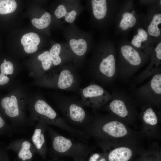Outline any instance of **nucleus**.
Instances as JSON below:
<instances>
[{"mask_svg": "<svg viewBox=\"0 0 161 161\" xmlns=\"http://www.w3.org/2000/svg\"><path fill=\"white\" fill-rule=\"evenodd\" d=\"M1 73L7 75H11L13 72V63L8 61L3 63L0 66Z\"/></svg>", "mask_w": 161, "mask_h": 161, "instance_id": "obj_20", "label": "nucleus"}, {"mask_svg": "<svg viewBox=\"0 0 161 161\" xmlns=\"http://www.w3.org/2000/svg\"><path fill=\"white\" fill-rule=\"evenodd\" d=\"M77 13L75 10H72L69 12H67L65 16V20L67 22L72 23L76 18Z\"/></svg>", "mask_w": 161, "mask_h": 161, "instance_id": "obj_22", "label": "nucleus"}, {"mask_svg": "<svg viewBox=\"0 0 161 161\" xmlns=\"http://www.w3.org/2000/svg\"><path fill=\"white\" fill-rule=\"evenodd\" d=\"M82 93L85 97L93 99L92 106L95 107H98L111 100L112 97V94L96 84L89 85L84 88Z\"/></svg>", "mask_w": 161, "mask_h": 161, "instance_id": "obj_6", "label": "nucleus"}, {"mask_svg": "<svg viewBox=\"0 0 161 161\" xmlns=\"http://www.w3.org/2000/svg\"><path fill=\"white\" fill-rule=\"evenodd\" d=\"M67 12L65 7L62 5H60L55 10L54 13L57 18H60L65 16Z\"/></svg>", "mask_w": 161, "mask_h": 161, "instance_id": "obj_21", "label": "nucleus"}, {"mask_svg": "<svg viewBox=\"0 0 161 161\" xmlns=\"http://www.w3.org/2000/svg\"><path fill=\"white\" fill-rule=\"evenodd\" d=\"M62 107L66 119L65 122L73 127L83 130L93 120L88 116L82 106L77 103H63Z\"/></svg>", "mask_w": 161, "mask_h": 161, "instance_id": "obj_4", "label": "nucleus"}, {"mask_svg": "<svg viewBox=\"0 0 161 161\" xmlns=\"http://www.w3.org/2000/svg\"><path fill=\"white\" fill-rule=\"evenodd\" d=\"M109 109L113 115L125 118L131 117L135 111L133 100L124 92L114 90L112 94Z\"/></svg>", "mask_w": 161, "mask_h": 161, "instance_id": "obj_5", "label": "nucleus"}, {"mask_svg": "<svg viewBox=\"0 0 161 161\" xmlns=\"http://www.w3.org/2000/svg\"><path fill=\"white\" fill-rule=\"evenodd\" d=\"M132 154L131 150L126 147L116 148L109 154V161H128Z\"/></svg>", "mask_w": 161, "mask_h": 161, "instance_id": "obj_9", "label": "nucleus"}, {"mask_svg": "<svg viewBox=\"0 0 161 161\" xmlns=\"http://www.w3.org/2000/svg\"><path fill=\"white\" fill-rule=\"evenodd\" d=\"M136 20L134 15H132L130 18V21L129 24V27H133L135 24Z\"/></svg>", "mask_w": 161, "mask_h": 161, "instance_id": "obj_27", "label": "nucleus"}, {"mask_svg": "<svg viewBox=\"0 0 161 161\" xmlns=\"http://www.w3.org/2000/svg\"><path fill=\"white\" fill-rule=\"evenodd\" d=\"M91 2L94 16L97 19L104 18L107 10L106 0H92Z\"/></svg>", "mask_w": 161, "mask_h": 161, "instance_id": "obj_11", "label": "nucleus"}, {"mask_svg": "<svg viewBox=\"0 0 161 161\" xmlns=\"http://www.w3.org/2000/svg\"><path fill=\"white\" fill-rule=\"evenodd\" d=\"M137 34L142 42L144 41L147 40L148 34L143 29L140 28L138 29Z\"/></svg>", "mask_w": 161, "mask_h": 161, "instance_id": "obj_23", "label": "nucleus"}, {"mask_svg": "<svg viewBox=\"0 0 161 161\" xmlns=\"http://www.w3.org/2000/svg\"><path fill=\"white\" fill-rule=\"evenodd\" d=\"M92 156L96 160H97L100 157V155L97 153H95Z\"/></svg>", "mask_w": 161, "mask_h": 161, "instance_id": "obj_29", "label": "nucleus"}, {"mask_svg": "<svg viewBox=\"0 0 161 161\" xmlns=\"http://www.w3.org/2000/svg\"><path fill=\"white\" fill-rule=\"evenodd\" d=\"M61 50L60 45L56 44L52 46L50 50V58L53 64L55 65H58L61 63V60L59 55Z\"/></svg>", "mask_w": 161, "mask_h": 161, "instance_id": "obj_17", "label": "nucleus"}, {"mask_svg": "<svg viewBox=\"0 0 161 161\" xmlns=\"http://www.w3.org/2000/svg\"><path fill=\"white\" fill-rule=\"evenodd\" d=\"M9 80V78L7 76L3 74H0V85H3L7 83Z\"/></svg>", "mask_w": 161, "mask_h": 161, "instance_id": "obj_25", "label": "nucleus"}, {"mask_svg": "<svg viewBox=\"0 0 161 161\" xmlns=\"http://www.w3.org/2000/svg\"><path fill=\"white\" fill-rule=\"evenodd\" d=\"M161 23V14L158 13L154 15L151 22L148 27V31L150 35L158 37L160 35V31L157 26Z\"/></svg>", "mask_w": 161, "mask_h": 161, "instance_id": "obj_15", "label": "nucleus"}, {"mask_svg": "<svg viewBox=\"0 0 161 161\" xmlns=\"http://www.w3.org/2000/svg\"><path fill=\"white\" fill-rule=\"evenodd\" d=\"M1 105L5 109L6 114L9 117H13L18 115V101L15 96L12 95L10 97H6L3 98L1 101Z\"/></svg>", "mask_w": 161, "mask_h": 161, "instance_id": "obj_8", "label": "nucleus"}, {"mask_svg": "<svg viewBox=\"0 0 161 161\" xmlns=\"http://www.w3.org/2000/svg\"><path fill=\"white\" fill-rule=\"evenodd\" d=\"M51 21L50 14L48 12H46L39 18H33L31 22L35 27L39 29H42L47 27L50 24Z\"/></svg>", "mask_w": 161, "mask_h": 161, "instance_id": "obj_14", "label": "nucleus"}, {"mask_svg": "<svg viewBox=\"0 0 161 161\" xmlns=\"http://www.w3.org/2000/svg\"><path fill=\"white\" fill-rule=\"evenodd\" d=\"M38 60L41 61L42 67L45 70H48L52 65V61L51 59L49 52L45 51L40 54L38 56Z\"/></svg>", "mask_w": 161, "mask_h": 161, "instance_id": "obj_18", "label": "nucleus"}, {"mask_svg": "<svg viewBox=\"0 0 161 161\" xmlns=\"http://www.w3.org/2000/svg\"><path fill=\"white\" fill-rule=\"evenodd\" d=\"M97 160L95 159L92 156H91L89 159V161H97Z\"/></svg>", "mask_w": 161, "mask_h": 161, "instance_id": "obj_30", "label": "nucleus"}, {"mask_svg": "<svg viewBox=\"0 0 161 161\" xmlns=\"http://www.w3.org/2000/svg\"><path fill=\"white\" fill-rule=\"evenodd\" d=\"M121 57L125 63L117 68V78L122 80H127L131 78L138 69L142 59L138 52L130 46H122Z\"/></svg>", "mask_w": 161, "mask_h": 161, "instance_id": "obj_3", "label": "nucleus"}, {"mask_svg": "<svg viewBox=\"0 0 161 161\" xmlns=\"http://www.w3.org/2000/svg\"><path fill=\"white\" fill-rule=\"evenodd\" d=\"M134 94L138 99L148 104L159 106L161 101V69L147 83L137 88Z\"/></svg>", "mask_w": 161, "mask_h": 161, "instance_id": "obj_2", "label": "nucleus"}, {"mask_svg": "<svg viewBox=\"0 0 161 161\" xmlns=\"http://www.w3.org/2000/svg\"><path fill=\"white\" fill-rule=\"evenodd\" d=\"M141 41L137 34L134 36L131 43L132 44L137 48H140L141 46Z\"/></svg>", "mask_w": 161, "mask_h": 161, "instance_id": "obj_24", "label": "nucleus"}, {"mask_svg": "<svg viewBox=\"0 0 161 161\" xmlns=\"http://www.w3.org/2000/svg\"><path fill=\"white\" fill-rule=\"evenodd\" d=\"M49 131L52 139V150L56 154L70 157L75 161H86L91 151V147L87 143L66 137L51 129Z\"/></svg>", "mask_w": 161, "mask_h": 161, "instance_id": "obj_1", "label": "nucleus"}, {"mask_svg": "<svg viewBox=\"0 0 161 161\" xmlns=\"http://www.w3.org/2000/svg\"><path fill=\"white\" fill-rule=\"evenodd\" d=\"M69 44L71 48L75 54L81 56L86 52L87 44L83 39L76 40L72 39L70 40Z\"/></svg>", "mask_w": 161, "mask_h": 161, "instance_id": "obj_13", "label": "nucleus"}, {"mask_svg": "<svg viewBox=\"0 0 161 161\" xmlns=\"http://www.w3.org/2000/svg\"><path fill=\"white\" fill-rule=\"evenodd\" d=\"M42 130L40 128L35 129L32 138L33 143L38 149L43 148V146H45V144L43 143L40 137V135L42 132Z\"/></svg>", "mask_w": 161, "mask_h": 161, "instance_id": "obj_19", "label": "nucleus"}, {"mask_svg": "<svg viewBox=\"0 0 161 161\" xmlns=\"http://www.w3.org/2000/svg\"><path fill=\"white\" fill-rule=\"evenodd\" d=\"M64 161V160H63H63H61V161Z\"/></svg>", "mask_w": 161, "mask_h": 161, "instance_id": "obj_33", "label": "nucleus"}, {"mask_svg": "<svg viewBox=\"0 0 161 161\" xmlns=\"http://www.w3.org/2000/svg\"><path fill=\"white\" fill-rule=\"evenodd\" d=\"M40 39L38 35L35 33L30 32L24 35L22 37L21 42L24 47L25 52L30 54L36 52Z\"/></svg>", "mask_w": 161, "mask_h": 161, "instance_id": "obj_7", "label": "nucleus"}, {"mask_svg": "<svg viewBox=\"0 0 161 161\" xmlns=\"http://www.w3.org/2000/svg\"><path fill=\"white\" fill-rule=\"evenodd\" d=\"M74 81V77L70 72L67 69H64L61 72L58 83V87L65 89L69 87Z\"/></svg>", "mask_w": 161, "mask_h": 161, "instance_id": "obj_12", "label": "nucleus"}, {"mask_svg": "<svg viewBox=\"0 0 161 161\" xmlns=\"http://www.w3.org/2000/svg\"><path fill=\"white\" fill-rule=\"evenodd\" d=\"M17 4L14 0H0V14H5L14 12Z\"/></svg>", "mask_w": 161, "mask_h": 161, "instance_id": "obj_16", "label": "nucleus"}, {"mask_svg": "<svg viewBox=\"0 0 161 161\" xmlns=\"http://www.w3.org/2000/svg\"><path fill=\"white\" fill-rule=\"evenodd\" d=\"M157 57L160 60L161 59V42L158 44L155 49Z\"/></svg>", "mask_w": 161, "mask_h": 161, "instance_id": "obj_26", "label": "nucleus"}, {"mask_svg": "<svg viewBox=\"0 0 161 161\" xmlns=\"http://www.w3.org/2000/svg\"><path fill=\"white\" fill-rule=\"evenodd\" d=\"M4 120L0 116V128H2L4 125Z\"/></svg>", "mask_w": 161, "mask_h": 161, "instance_id": "obj_28", "label": "nucleus"}, {"mask_svg": "<svg viewBox=\"0 0 161 161\" xmlns=\"http://www.w3.org/2000/svg\"><path fill=\"white\" fill-rule=\"evenodd\" d=\"M131 13L133 15H134L135 14V12L134 11H133Z\"/></svg>", "mask_w": 161, "mask_h": 161, "instance_id": "obj_31", "label": "nucleus"}, {"mask_svg": "<svg viewBox=\"0 0 161 161\" xmlns=\"http://www.w3.org/2000/svg\"><path fill=\"white\" fill-rule=\"evenodd\" d=\"M142 112V117L144 122L151 126L156 125L158 121L157 114L150 105L144 107Z\"/></svg>", "mask_w": 161, "mask_h": 161, "instance_id": "obj_10", "label": "nucleus"}, {"mask_svg": "<svg viewBox=\"0 0 161 161\" xmlns=\"http://www.w3.org/2000/svg\"><path fill=\"white\" fill-rule=\"evenodd\" d=\"M7 61V60H6V59H4V62H6Z\"/></svg>", "mask_w": 161, "mask_h": 161, "instance_id": "obj_32", "label": "nucleus"}]
</instances>
